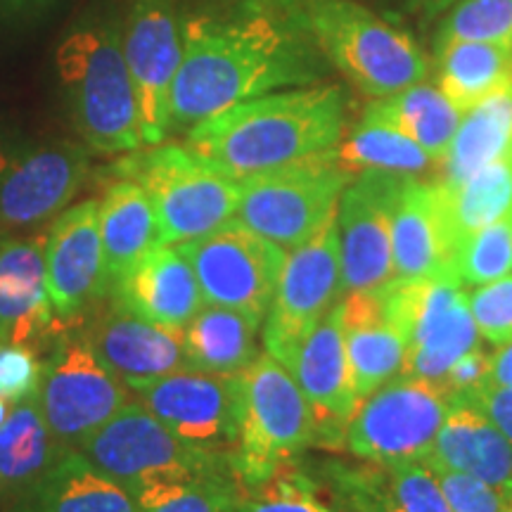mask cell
<instances>
[{"label":"cell","instance_id":"1","mask_svg":"<svg viewBox=\"0 0 512 512\" xmlns=\"http://www.w3.org/2000/svg\"><path fill=\"white\" fill-rule=\"evenodd\" d=\"M325 62L297 5H249L228 17L183 19L169 133L190 131L238 102L313 86L325 74Z\"/></svg>","mask_w":512,"mask_h":512},{"label":"cell","instance_id":"2","mask_svg":"<svg viewBox=\"0 0 512 512\" xmlns=\"http://www.w3.org/2000/svg\"><path fill=\"white\" fill-rule=\"evenodd\" d=\"M347 133V95L335 83L287 88L238 102L188 131L185 145L204 162L238 178L337 147Z\"/></svg>","mask_w":512,"mask_h":512},{"label":"cell","instance_id":"3","mask_svg":"<svg viewBox=\"0 0 512 512\" xmlns=\"http://www.w3.org/2000/svg\"><path fill=\"white\" fill-rule=\"evenodd\" d=\"M55 67L88 150L128 155L145 147L136 86L121 48V24L72 31L57 48Z\"/></svg>","mask_w":512,"mask_h":512},{"label":"cell","instance_id":"4","mask_svg":"<svg viewBox=\"0 0 512 512\" xmlns=\"http://www.w3.org/2000/svg\"><path fill=\"white\" fill-rule=\"evenodd\" d=\"M299 17L323 57L380 100L427 81L430 62L406 31L356 0H299Z\"/></svg>","mask_w":512,"mask_h":512},{"label":"cell","instance_id":"5","mask_svg":"<svg viewBox=\"0 0 512 512\" xmlns=\"http://www.w3.org/2000/svg\"><path fill=\"white\" fill-rule=\"evenodd\" d=\"M114 176L136 181L155 207L162 245L200 238L235 219L240 181L197 157L188 145L159 143L128 152Z\"/></svg>","mask_w":512,"mask_h":512},{"label":"cell","instance_id":"6","mask_svg":"<svg viewBox=\"0 0 512 512\" xmlns=\"http://www.w3.org/2000/svg\"><path fill=\"white\" fill-rule=\"evenodd\" d=\"M238 382L240 432L230 467L249 491L316 444V422L302 387L266 351L238 373Z\"/></svg>","mask_w":512,"mask_h":512},{"label":"cell","instance_id":"7","mask_svg":"<svg viewBox=\"0 0 512 512\" xmlns=\"http://www.w3.org/2000/svg\"><path fill=\"white\" fill-rule=\"evenodd\" d=\"M354 176L342 169L335 147L240 181L235 219L285 252L316 238L337 219V207Z\"/></svg>","mask_w":512,"mask_h":512},{"label":"cell","instance_id":"8","mask_svg":"<svg viewBox=\"0 0 512 512\" xmlns=\"http://www.w3.org/2000/svg\"><path fill=\"white\" fill-rule=\"evenodd\" d=\"M79 451L128 494L166 479H185L211 472H228L230 456L204 451L176 437L140 401H128Z\"/></svg>","mask_w":512,"mask_h":512},{"label":"cell","instance_id":"9","mask_svg":"<svg viewBox=\"0 0 512 512\" xmlns=\"http://www.w3.org/2000/svg\"><path fill=\"white\" fill-rule=\"evenodd\" d=\"M380 292L384 311L406 339L401 373L441 384L460 356L482 347V335L467 302V287L453 275L396 278Z\"/></svg>","mask_w":512,"mask_h":512},{"label":"cell","instance_id":"10","mask_svg":"<svg viewBox=\"0 0 512 512\" xmlns=\"http://www.w3.org/2000/svg\"><path fill=\"white\" fill-rule=\"evenodd\" d=\"M451 401L441 384L399 373L358 403L344 430V448L380 467L425 460Z\"/></svg>","mask_w":512,"mask_h":512},{"label":"cell","instance_id":"11","mask_svg":"<svg viewBox=\"0 0 512 512\" xmlns=\"http://www.w3.org/2000/svg\"><path fill=\"white\" fill-rule=\"evenodd\" d=\"M176 247L197 275L204 304L228 306L264 323L287 259L283 247L238 219Z\"/></svg>","mask_w":512,"mask_h":512},{"label":"cell","instance_id":"12","mask_svg":"<svg viewBox=\"0 0 512 512\" xmlns=\"http://www.w3.org/2000/svg\"><path fill=\"white\" fill-rule=\"evenodd\" d=\"M342 297V259L335 219L316 238L287 252L261 332L266 354L290 370L297 351Z\"/></svg>","mask_w":512,"mask_h":512},{"label":"cell","instance_id":"13","mask_svg":"<svg viewBox=\"0 0 512 512\" xmlns=\"http://www.w3.org/2000/svg\"><path fill=\"white\" fill-rule=\"evenodd\" d=\"M50 432L79 448L131 401L128 387L100 363L86 337H64L43 361L36 392Z\"/></svg>","mask_w":512,"mask_h":512},{"label":"cell","instance_id":"14","mask_svg":"<svg viewBox=\"0 0 512 512\" xmlns=\"http://www.w3.org/2000/svg\"><path fill=\"white\" fill-rule=\"evenodd\" d=\"M121 48L136 86L143 145L164 143L171 88L183 62V19L176 0H131L121 24Z\"/></svg>","mask_w":512,"mask_h":512},{"label":"cell","instance_id":"15","mask_svg":"<svg viewBox=\"0 0 512 512\" xmlns=\"http://www.w3.org/2000/svg\"><path fill=\"white\" fill-rule=\"evenodd\" d=\"M408 176L361 171L337 207L339 259L344 294L380 292L396 280L392 219Z\"/></svg>","mask_w":512,"mask_h":512},{"label":"cell","instance_id":"16","mask_svg":"<svg viewBox=\"0 0 512 512\" xmlns=\"http://www.w3.org/2000/svg\"><path fill=\"white\" fill-rule=\"evenodd\" d=\"M131 392L147 411L188 444L226 456L235 448L240 432L238 375L181 370L140 384Z\"/></svg>","mask_w":512,"mask_h":512},{"label":"cell","instance_id":"17","mask_svg":"<svg viewBox=\"0 0 512 512\" xmlns=\"http://www.w3.org/2000/svg\"><path fill=\"white\" fill-rule=\"evenodd\" d=\"M91 174V150L76 143L36 147L0 171V230L15 233L62 214Z\"/></svg>","mask_w":512,"mask_h":512},{"label":"cell","instance_id":"18","mask_svg":"<svg viewBox=\"0 0 512 512\" xmlns=\"http://www.w3.org/2000/svg\"><path fill=\"white\" fill-rule=\"evenodd\" d=\"M48 290L55 316L74 320L110 290L100 235V202L83 200L50 223L46 235Z\"/></svg>","mask_w":512,"mask_h":512},{"label":"cell","instance_id":"19","mask_svg":"<svg viewBox=\"0 0 512 512\" xmlns=\"http://www.w3.org/2000/svg\"><path fill=\"white\" fill-rule=\"evenodd\" d=\"M344 299V297H342ZM290 373L309 401L316 422V444L344 448V430L358 408L354 375L344 337L342 302L316 325L294 356Z\"/></svg>","mask_w":512,"mask_h":512},{"label":"cell","instance_id":"20","mask_svg":"<svg viewBox=\"0 0 512 512\" xmlns=\"http://www.w3.org/2000/svg\"><path fill=\"white\" fill-rule=\"evenodd\" d=\"M460 235L441 181L408 178L392 219V256L399 280L456 278Z\"/></svg>","mask_w":512,"mask_h":512},{"label":"cell","instance_id":"21","mask_svg":"<svg viewBox=\"0 0 512 512\" xmlns=\"http://www.w3.org/2000/svg\"><path fill=\"white\" fill-rule=\"evenodd\" d=\"M100 363L128 389L188 370L183 328H166L136 316L119 302L83 332Z\"/></svg>","mask_w":512,"mask_h":512},{"label":"cell","instance_id":"22","mask_svg":"<svg viewBox=\"0 0 512 512\" xmlns=\"http://www.w3.org/2000/svg\"><path fill=\"white\" fill-rule=\"evenodd\" d=\"M112 290L114 302L166 328H185L204 306L197 275L176 245H159L140 256Z\"/></svg>","mask_w":512,"mask_h":512},{"label":"cell","instance_id":"23","mask_svg":"<svg viewBox=\"0 0 512 512\" xmlns=\"http://www.w3.org/2000/svg\"><path fill=\"white\" fill-rule=\"evenodd\" d=\"M46 238L0 240V342L36 344L53 330Z\"/></svg>","mask_w":512,"mask_h":512},{"label":"cell","instance_id":"24","mask_svg":"<svg viewBox=\"0 0 512 512\" xmlns=\"http://www.w3.org/2000/svg\"><path fill=\"white\" fill-rule=\"evenodd\" d=\"M422 463L463 472L512 496V441L475 403L453 396L432 453Z\"/></svg>","mask_w":512,"mask_h":512},{"label":"cell","instance_id":"25","mask_svg":"<svg viewBox=\"0 0 512 512\" xmlns=\"http://www.w3.org/2000/svg\"><path fill=\"white\" fill-rule=\"evenodd\" d=\"M344 337L358 399H366L403 370L406 339L384 311L382 292H349L342 299Z\"/></svg>","mask_w":512,"mask_h":512},{"label":"cell","instance_id":"26","mask_svg":"<svg viewBox=\"0 0 512 512\" xmlns=\"http://www.w3.org/2000/svg\"><path fill=\"white\" fill-rule=\"evenodd\" d=\"M8 512H138V505L79 448H67L27 496L8 505Z\"/></svg>","mask_w":512,"mask_h":512},{"label":"cell","instance_id":"27","mask_svg":"<svg viewBox=\"0 0 512 512\" xmlns=\"http://www.w3.org/2000/svg\"><path fill=\"white\" fill-rule=\"evenodd\" d=\"M67 448L50 432L36 394L12 403L0 425V501L12 505L27 496Z\"/></svg>","mask_w":512,"mask_h":512},{"label":"cell","instance_id":"28","mask_svg":"<svg viewBox=\"0 0 512 512\" xmlns=\"http://www.w3.org/2000/svg\"><path fill=\"white\" fill-rule=\"evenodd\" d=\"M100 235L110 290L140 256L162 245L155 207L136 181L117 178L107 185L100 200Z\"/></svg>","mask_w":512,"mask_h":512},{"label":"cell","instance_id":"29","mask_svg":"<svg viewBox=\"0 0 512 512\" xmlns=\"http://www.w3.org/2000/svg\"><path fill=\"white\" fill-rule=\"evenodd\" d=\"M261 320L228 306L204 304L183 328L188 370L214 375H238L259 351Z\"/></svg>","mask_w":512,"mask_h":512},{"label":"cell","instance_id":"30","mask_svg":"<svg viewBox=\"0 0 512 512\" xmlns=\"http://www.w3.org/2000/svg\"><path fill=\"white\" fill-rule=\"evenodd\" d=\"M512 152V83L477 102L460 119L444 164L446 185H460Z\"/></svg>","mask_w":512,"mask_h":512},{"label":"cell","instance_id":"31","mask_svg":"<svg viewBox=\"0 0 512 512\" xmlns=\"http://www.w3.org/2000/svg\"><path fill=\"white\" fill-rule=\"evenodd\" d=\"M439 83L460 112L472 110L477 102L512 83V48L479 41L439 43Z\"/></svg>","mask_w":512,"mask_h":512},{"label":"cell","instance_id":"32","mask_svg":"<svg viewBox=\"0 0 512 512\" xmlns=\"http://www.w3.org/2000/svg\"><path fill=\"white\" fill-rule=\"evenodd\" d=\"M370 114L380 117L415 140L434 162L441 164L456 136L463 112L434 83L420 81L406 91L370 102Z\"/></svg>","mask_w":512,"mask_h":512},{"label":"cell","instance_id":"33","mask_svg":"<svg viewBox=\"0 0 512 512\" xmlns=\"http://www.w3.org/2000/svg\"><path fill=\"white\" fill-rule=\"evenodd\" d=\"M335 157L351 176L361 171H384V174L418 178V174H425L430 166L437 164L415 140L368 110L339 140Z\"/></svg>","mask_w":512,"mask_h":512},{"label":"cell","instance_id":"34","mask_svg":"<svg viewBox=\"0 0 512 512\" xmlns=\"http://www.w3.org/2000/svg\"><path fill=\"white\" fill-rule=\"evenodd\" d=\"M444 188L463 242L475 230L512 216V157L484 166L460 185L444 183Z\"/></svg>","mask_w":512,"mask_h":512},{"label":"cell","instance_id":"35","mask_svg":"<svg viewBox=\"0 0 512 512\" xmlns=\"http://www.w3.org/2000/svg\"><path fill=\"white\" fill-rule=\"evenodd\" d=\"M233 470L155 482L133 494L138 512H233L242 498Z\"/></svg>","mask_w":512,"mask_h":512},{"label":"cell","instance_id":"36","mask_svg":"<svg viewBox=\"0 0 512 512\" xmlns=\"http://www.w3.org/2000/svg\"><path fill=\"white\" fill-rule=\"evenodd\" d=\"M512 273V216L475 230L460 242L456 278L460 285L479 287Z\"/></svg>","mask_w":512,"mask_h":512},{"label":"cell","instance_id":"37","mask_svg":"<svg viewBox=\"0 0 512 512\" xmlns=\"http://www.w3.org/2000/svg\"><path fill=\"white\" fill-rule=\"evenodd\" d=\"M325 479L337 512H406L394 498L387 472L380 465L366 460L361 465L330 463Z\"/></svg>","mask_w":512,"mask_h":512},{"label":"cell","instance_id":"38","mask_svg":"<svg viewBox=\"0 0 512 512\" xmlns=\"http://www.w3.org/2000/svg\"><path fill=\"white\" fill-rule=\"evenodd\" d=\"M479 41L512 48V0H458L439 29V43Z\"/></svg>","mask_w":512,"mask_h":512},{"label":"cell","instance_id":"39","mask_svg":"<svg viewBox=\"0 0 512 512\" xmlns=\"http://www.w3.org/2000/svg\"><path fill=\"white\" fill-rule=\"evenodd\" d=\"M233 512H337L320 498L318 484L290 465L264 484L249 489Z\"/></svg>","mask_w":512,"mask_h":512},{"label":"cell","instance_id":"40","mask_svg":"<svg viewBox=\"0 0 512 512\" xmlns=\"http://www.w3.org/2000/svg\"><path fill=\"white\" fill-rule=\"evenodd\" d=\"M389 486L406 512H453L437 475L422 460H406L384 467Z\"/></svg>","mask_w":512,"mask_h":512},{"label":"cell","instance_id":"41","mask_svg":"<svg viewBox=\"0 0 512 512\" xmlns=\"http://www.w3.org/2000/svg\"><path fill=\"white\" fill-rule=\"evenodd\" d=\"M470 313L484 342L503 347L512 342V273L467 292Z\"/></svg>","mask_w":512,"mask_h":512},{"label":"cell","instance_id":"42","mask_svg":"<svg viewBox=\"0 0 512 512\" xmlns=\"http://www.w3.org/2000/svg\"><path fill=\"white\" fill-rule=\"evenodd\" d=\"M43 361L34 347L0 342V396L8 403H19L38 392Z\"/></svg>","mask_w":512,"mask_h":512},{"label":"cell","instance_id":"43","mask_svg":"<svg viewBox=\"0 0 512 512\" xmlns=\"http://www.w3.org/2000/svg\"><path fill=\"white\" fill-rule=\"evenodd\" d=\"M430 467L434 470V475H437L453 512H510L508 498L498 494L494 486L482 482V479L448 470V467L441 465Z\"/></svg>","mask_w":512,"mask_h":512},{"label":"cell","instance_id":"44","mask_svg":"<svg viewBox=\"0 0 512 512\" xmlns=\"http://www.w3.org/2000/svg\"><path fill=\"white\" fill-rule=\"evenodd\" d=\"M491 361H494V351L482 347L467 351L465 356H460L458 361L448 368L444 380H441V387H444L451 396L472 392V389H477L479 384L486 382L491 370Z\"/></svg>","mask_w":512,"mask_h":512},{"label":"cell","instance_id":"45","mask_svg":"<svg viewBox=\"0 0 512 512\" xmlns=\"http://www.w3.org/2000/svg\"><path fill=\"white\" fill-rule=\"evenodd\" d=\"M482 411L505 437L512 441V387H496V384H479L467 394H458Z\"/></svg>","mask_w":512,"mask_h":512},{"label":"cell","instance_id":"46","mask_svg":"<svg viewBox=\"0 0 512 512\" xmlns=\"http://www.w3.org/2000/svg\"><path fill=\"white\" fill-rule=\"evenodd\" d=\"M484 384H496V387H512V342L503 344L494 351L489 377Z\"/></svg>","mask_w":512,"mask_h":512},{"label":"cell","instance_id":"47","mask_svg":"<svg viewBox=\"0 0 512 512\" xmlns=\"http://www.w3.org/2000/svg\"><path fill=\"white\" fill-rule=\"evenodd\" d=\"M50 3V0H0L3 8L10 10H27V8H41V5Z\"/></svg>","mask_w":512,"mask_h":512},{"label":"cell","instance_id":"48","mask_svg":"<svg viewBox=\"0 0 512 512\" xmlns=\"http://www.w3.org/2000/svg\"><path fill=\"white\" fill-rule=\"evenodd\" d=\"M8 413H10V408H8V401H5L3 396H0V425H3V420L8 418Z\"/></svg>","mask_w":512,"mask_h":512},{"label":"cell","instance_id":"49","mask_svg":"<svg viewBox=\"0 0 512 512\" xmlns=\"http://www.w3.org/2000/svg\"><path fill=\"white\" fill-rule=\"evenodd\" d=\"M5 164H8V159H0V171H3Z\"/></svg>","mask_w":512,"mask_h":512},{"label":"cell","instance_id":"50","mask_svg":"<svg viewBox=\"0 0 512 512\" xmlns=\"http://www.w3.org/2000/svg\"><path fill=\"white\" fill-rule=\"evenodd\" d=\"M508 510H510V512H512V496H510V498H508Z\"/></svg>","mask_w":512,"mask_h":512},{"label":"cell","instance_id":"51","mask_svg":"<svg viewBox=\"0 0 512 512\" xmlns=\"http://www.w3.org/2000/svg\"><path fill=\"white\" fill-rule=\"evenodd\" d=\"M510 157H512V152H510Z\"/></svg>","mask_w":512,"mask_h":512}]
</instances>
